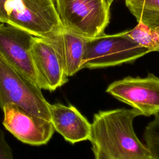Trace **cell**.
Instances as JSON below:
<instances>
[{
    "label": "cell",
    "mask_w": 159,
    "mask_h": 159,
    "mask_svg": "<svg viewBox=\"0 0 159 159\" xmlns=\"http://www.w3.org/2000/svg\"><path fill=\"white\" fill-rule=\"evenodd\" d=\"M63 29L84 39L99 36L109 21L105 0H55Z\"/></svg>",
    "instance_id": "5b68a950"
},
{
    "label": "cell",
    "mask_w": 159,
    "mask_h": 159,
    "mask_svg": "<svg viewBox=\"0 0 159 159\" xmlns=\"http://www.w3.org/2000/svg\"><path fill=\"white\" fill-rule=\"evenodd\" d=\"M0 159H14L12 149L1 129H0Z\"/></svg>",
    "instance_id": "9a60e30c"
},
{
    "label": "cell",
    "mask_w": 159,
    "mask_h": 159,
    "mask_svg": "<svg viewBox=\"0 0 159 159\" xmlns=\"http://www.w3.org/2000/svg\"><path fill=\"white\" fill-rule=\"evenodd\" d=\"M127 34L150 52H159V27L152 28L138 22V24Z\"/></svg>",
    "instance_id": "4fadbf2b"
},
{
    "label": "cell",
    "mask_w": 159,
    "mask_h": 159,
    "mask_svg": "<svg viewBox=\"0 0 159 159\" xmlns=\"http://www.w3.org/2000/svg\"><path fill=\"white\" fill-rule=\"evenodd\" d=\"M9 0H0V22L7 24V17L6 11V5Z\"/></svg>",
    "instance_id": "2e32d148"
},
{
    "label": "cell",
    "mask_w": 159,
    "mask_h": 159,
    "mask_svg": "<svg viewBox=\"0 0 159 159\" xmlns=\"http://www.w3.org/2000/svg\"><path fill=\"white\" fill-rule=\"evenodd\" d=\"M33 38L27 32L7 24H0V55L39 87L31 53Z\"/></svg>",
    "instance_id": "ba28073f"
},
{
    "label": "cell",
    "mask_w": 159,
    "mask_h": 159,
    "mask_svg": "<svg viewBox=\"0 0 159 159\" xmlns=\"http://www.w3.org/2000/svg\"><path fill=\"white\" fill-rule=\"evenodd\" d=\"M137 22L152 28L159 27V0H125Z\"/></svg>",
    "instance_id": "7c38bea8"
},
{
    "label": "cell",
    "mask_w": 159,
    "mask_h": 159,
    "mask_svg": "<svg viewBox=\"0 0 159 159\" xmlns=\"http://www.w3.org/2000/svg\"><path fill=\"white\" fill-rule=\"evenodd\" d=\"M2 124L21 142L30 145L47 144L55 132L50 120L37 116L12 104L4 105Z\"/></svg>",
    "instance_id": "52a82bcc"
},
{
    "label": "cell",
    "mask_w": 159,
    "mask_h": 159,
    "mask_svg": "<svg viewBox=\"0 0 159 159\" xmlns=\"http://www.w3.org/2000/svg\"><path fill=\"white\" fill-rule=\"evenodd\" d=\"M143 139L153 159H159V114L146 126Z\"/></svg>",
    "instance_id": "5bb4252c"
},
{
    "label": "cell",
    "mask_w": 159,
    "mask_h": 159,
    "mask_svg": "<svg viewBox=\"0 0 159 159\" xmlns=\"http://www.w3.org/2000/svg\"><path fill=\"white\" fill-rule=\"evenodd\" d=\"M139 116V112L133 108L95 114L89 140L94 159H153L134 129V120Z\"/></svg>",
    "instance_id": "6da1fadb"
},
{
    "label": "cell",
    "mask_w": 159,
    "mask_h": 159,
    "mask_svg": "<svg viewBox=\"0 0 159 159\" xmlns=\"http://www.w3.org/2000/svg\"><path fill=\"white\" fill-rule=\"evenodd\" d=\"M31 53L41 89L53 91L68 82L59 55L48 40L34 37Z\"/></svg>",
    "instance_id": "9c48e42d"
},
{
    "label": "cell",
    "mask_w": 159,
    "mask_h": 159,
    "mask_svg": "<svg viewBox=\"0 0 159 159\" xmlns=\"http://www.w3.org/2000/svg\"><path fill=\"white\" fill-rule=\"evenodd\" d=\"M50 114L55 130L66 141L74 144L89 140L91 124L74 106L50 104Z\"/></svg>",
    "instance_id": "30bf717a"
},
{
    "label": "cell",
    "mask_w": 159,
    "mask_h": 159,
    "mask_svg": "<svg viewBox=\"0 0 159 159\" xmlns=\"http://www.w3.org/2000/svg\"><path fill=\"white\" fill-rule=\"evenodd\" d=\"M48 40L55 48L68 77L82 69L86 39L65 29Z\"/></svg>",
    "instance_id": "8fae6325"
},
{
    "label": "cell",
    "mask_w": 159,
    "mask_h": 159,
    "mask_svg": "<svg viewBox=\"0 0 159 159\" xmlns=\"http://www.w3.org/2000/svg\"><path fill=\"white\" fill-rule=\"evenodd\" d=\"M106 93L132 107L140 115L159 113V78L148 73L145 78L127 76L111 83Z\"/></svg>",
    "instance_id": "8992f818"
},
{
    "label": "cell",
    "mask_w": 159,
    "mask_h": 159,
    "mask_svg": "<svg viewBox=\"0 0 159 159\" xmlns=\"http://www.w3.org/2000/svg\"><path fill=\"white\" fill-rule=\"evenodd\" d=\"M7 24L34 37L52 39L63 29L53 0H9Z\"/></svg>",
    "instance_id": "7a4b0ae2"
},
{
    "label": "cell",
    "mask_w": 159,
    "mask_h": 159,
    "mask_svg": "<svg viewBox=\"0 0 159 159\" xmlns=\"http://www.w3.org/2000/svg\"><path fill=\"white\" fill-rule=\"evenodd\" d=\"M150 52L131 38L127 32L104 33L86 39L82 69L100 68L130 63Z\"/></svg>",
    "instance_id": "277c9868"
},
{
    "label": "cell",
    "mask_w": 159,
    "mask_h": 159,
    "mask_svg": "<svg viewBox=\"0 0 159 159\" xmlns=\"http://www.w3.org/2000/svg\"><path fill=\"white\" fill-rule=\"evenodd\" d=\"M106 1V3H107V6L110 7V6H111V5L112 4V2L114 1V0H105Z\"/></svg>",
    "instance_id": "e0dca14e"
},
{
    "label": "cell",
    "mask_w": 159,
    "mask_h": 159,
    "mask_svg": "<svg viewBox=\"0 0 159 159\" xmlns=\"http://www.w3.org/2000/svg\"><path fill=\"white\" fill-rule=\"evenodd\" d=\"M7 104H15L50 120V104L45 99L42 89L0 55V107L2 109Z\"/></svg>",
    "instance_id": "3957f363"
}]
</instances>
